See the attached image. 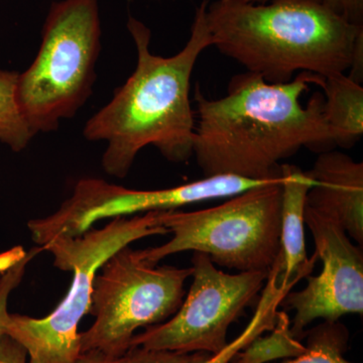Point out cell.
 <instances>
[{
    "label": "cell",
    "mask_w": 363,
    "mask_h": 363,
    "mask_svg": "<svg viewBox=\"0 0 363 363\" xmlns=\"http://www.w3.org/2000/svg\"><path fill=\"white\" fill-rule=\"evenodd\" d=\"M192 269V285L178 311L168 321L135 334L130 350L218 353L228 344L229 327L252 304L269 272L227 274L202 252H194Z\"/></svg>",
    "instance_id": "8"
},
{
    "label": "cell",
    "mask_w": 363,
    "mask_h": 363,
    "mask_svg": "<svg viewBox=\"0 0 363 363\" xmlns=\"http://www.w3.org/2000/svg\"><path fill=\"white\" fill-rule=\"evenodd\" d=\"M354 25L363 26V0H313Z\"/></svg>",
    "instance_id": "20"
},
{
    "label": "cell",
    "mask_w": 363,
    "mask_h": 363,
    "mask_svg": "<svg viewBox=\"0 0 363 363\" xmlns=\"http://www.w3.org/2000/svg\"><path fill=\"white\" fill-rule=\"evenodd\" d=\"M307 175L315 181L306 206L342 227L357 245H363V162L336 150L318 157Z\"/></svg>",
    "instance_id": "11"
},
{
    "label": "cell",
    "mask_w": 363,
    "mask_h": 363,
    "mask_svg": "<svg viewBox=\"0 0 363 363\" xmlns=\"http://www.w3.org/2000/svg\"><path fill=\"white\" fill-rule=\"evenodd\" d=\"M324 116L336 145L351 147L363 135V88L345 74L322 77Z\"/></svg>",
    "instance_id": "13"
},
{
    "label": "cell",
    "mask_w": 363,
    "mask_h": 363,
    "mask_svg": "<svg viewBox=\"0 0 363 363\" xmlns=\"http://www.w3.org/2000/svg\"><path fill=\"white\" fill-rule=\"evenodd\" d=\"M281 303V296L271 288L262 291V298L255 309V315L248 323L247 328L238 337L228 342L218 353L207 355L197 363H229L236 353L248 345L253 339L262 335L266 331H271L278 318L279 306Z\"/></svg>",
    "instance_id": "17"
},
{
    "label": "cell",
    "mask_w": 363,
    "mask_h": 363,
    "mask_svg": "<svg viewBox=\"0 0 363 363\" xmlns=\"http://www.w3.org/2000/svg\"><path fill=\"white\" fill-rule=\"evenodd\" d=\"M285 176L281 215V281L296 283L309 276L318 260L316 255L308 259L305 241L306 197L315 181L294 164L279 166Z\"/></svg>",
    "instance_id": "12"
},
{
    "label": "cell",
    "mask_w": 363,
    "mask_h": 363,
    "mask_svg": "<svg viewBox=\"0 0 363 363\" xmlns=\"http://www.w3.org/2000/svg\"><path fill=\"white\" fill-rule=\"evenodd\" d=\"M42 250H44L42 247L32 248L28 252H25L21 247L18 248L13 262L6 267V271L0 277V336L4 334V325L9 316L7 311L9 296L14 289L20 286L30 260L35 259Z\"/></svg>",
    "instance_id": "18"
},
{
    "label": "cell",
    "mask_w": 363,
    "mask_h": 363,
    "mask_svg": "<svg viewBox=\"0 0 363 363\" xmlns=\"http://www.w3.org/2000/svg\"><path fill=\"white\" fill-rule=\"evenodd\" d=\"M255 180L235 175L205 177L202 180L162 189L133 190L96 178L81 179L73 194L55 213L28 221L33 240L44 247L57 236L75 238L105 218L152 211H169L208 200L233 197L250 189L279 180Z\"/></svg>",
    "instance_id": "9"
},
{
    "label": "cell",
    "mask_w": 363,
    "mask_h": 363,
    "mask_svg": "<svg viewBox=\"0 0 363 363\" xmlns=\"http://www.w3.org/2000/svg\"><path fill=\"white\" fill-rule=\"evenodd\" d=\"M161 211L116 217L100 229L75 238L57 236L43 250L51 252L54 266L73 272L69 292L44 318L9 314L4 334L20 343L30 363H78L82 357L78 327L89 314L95 277L114 253L133 241L169 233L160 220Z\"/></svg>",
    "instance_id": "4"
},
{
    "label": "cell",
    "mask_w": 363,
    "mask_h": 363,
    "mask_svg": "<svg viewBox=\"0 0 363 363\" xmlns=\"http://www.w3.org/2000/svg\"><path fill=\"white\" fill-rule=\"evenodd\" d=\"M101 49L98 0L52 2L39 52L18 74L16 101L33 136L58 130L92 94Z\"/></svg>",
    "instance_id": "5"
},
{
    "label": "cell",
    "mask_w": 363,
    "mask_h": 363,
    "mask_svg": "<svg viewBox=\"0 0 363 363\" xmlns=\"http://www.w3.org/2000/svg\"><path fill=\"white\" fill-rule=\"evenodd\" d=\"M121 357L113 359V358H108L100 354V353L92 351V352L82 354L78 363H121Z\"/></svg>",
    "instance_id": "22"
},
{
    "label": "cell",
    "mask_w": 363,
    "mask_h": 363,
    "mask_svg": "<svg viewBox=\"0 0 363 363\" xmlns=\"http://www.w3.org/2000/svg\"><path fill=\"white\" fill-rule=\"evenodd\" d=\"M305 224L311 231L317 259L321 260L319 276H307V286L290 292L281 304L296 315L291 331L301 337L308 325L317 319L336 322L348 314L363 313V253L353 245L337 222L305 206Z\"/></svg>",
    "instance_id": "10"
},
{
    "label": "cell",
    "mask_w": 363,
    "mask_h": 363,
    "mask_svg": "<svg viewBox=\"0 0 363 363\" xmlns=\"http://www.w3.org/2000/svg\"><path fill=\"white\" fill-rule=\"evenodd\" d=\"M322 76L301 72L286 83H269L245 72L231 78L225 96L208 99L196 84L193 155L205 177L235 175L262 180L281 175L279 162L302 147H336L324 116V95L301 101Z\"/></svg>",
    "instance_id": "1"
},
{
    "label": "cell",
    "mask_w": 363,
    "mask_h": 363,
    "mask_svg": "<svg viewBox=\"0 0 363 363\" xmlns=\"http://www.w3.org/2000/svg\"><path fill=\"white\" fill-rule=\"evenodd\" d=\"M348 339L344 325L325 321L309 332L304 353L281 363H354L345 358Z\"/></svg>",
    "instance_id": "16"
},
{
    "label": "cell",
    "mask_w": 363,
    "mask_h": 363,
    "mask_svg": "<svg viewBox=\"0 0 363 363\" xmlns=\"http://www.w3.org/2000/svg\"><path fill=\"white\" fill-rule=\"evenodd\" d=\"M28 357L20 343L6 334L0 336V363H30Z\"/></svg>",
    "instance_id": "21"
},
{
    "label": "cell",
    "mask_w": 363,
    "mask_h": 363,
    "mask_svg": "<svg viewBox=\"0 0 363 363\" xmlns=\"http://www.w3.org/2000/svg\"><path fill=\"white\" fill-rule=\"evenodd\" d=\"M206 16L212 45L267 82L363 72V26L313 0H209Z\"/></svg>",
    "instance_id": "3"
},
{
    "label": "cell",
    "mask_w": 363,
    "mask_h": 363,
    "mask_svg": "<svg viewBox=\"0 0 363 363\" xmlns=\"http://www.w3.org/2000/svg\"><path fill=\"white\" fill-rule=\"evenodd\" d=\"M208 4L202 0L197 6L187 44L171 57L152 54L150 28L128 16V32L138 52L135 70L83 130L88 140L107 143L102 167L109 175L125 178L138 152L149 145L169 162H184L193 156L191 77L200 55L212 45Z\"/></svg>",
    "instance_id": "2"
},
{
    "label": "cell",
    "mask_w": 363,
    "mask_h": 363,
    "mask_svg": "<svg viewBox=\"0 0 363 363\" xmlns=\"http://www.w3.org/2000/svg\"><path fill=\"white\" fill-rule=\"evenodd\" d=\"M279 180L233 196L218 206L198 211H161L160 220L173 238L143 250L157 264L175 253L193 250L214 264L238 272H269L281 252L283 183Z\"/></svg>",
    "instance_id": "6"
},
{
    "label": "cell",
    "mask_w": 363,
    "mask_h": 363,
    "mask_svg": "<svg viewBox=\"0 0 363 363\" xmlns=\"http://www.w3.org/2000/svg\"><path fill=\"white\" fill-rule=\"evenodd\" d=\"M206 353H182L175 351L131 348L121 357V363H197L207 357Z\"/></svg>",
    "instance_id": "19"
},
{
    "label": "cell",
    "mask_w": 363,
    "mask_h": 363,
    "mask_svg": "<svg viewBox=\"0 0 363 363\" xmlns=\"http://www.w3.org/2000/svg\"><path fill=\"white\" fill-rule=\"evenodd\" d=\"M306 345L301 343L291 331V321L285 311L278 313L271 333L259 336L236 353L229 363H269L289 359L304 353Z\"/></svg>",
    "instance_id": "14"
},
{
    "label": "cell",
    "mask_w": 363,
    "mask_h": 363,
    "mask_svg": "<svg viewBox=\"0 0 363 363\" xmlns=\"http://www.w3.org/2000/svg\"><path fill=\"white\" fill-rule=\"evenodd\" d=\"M93 285L89 314L95 318L80 333L81 352L123 357L140 328L161 324L173 316L185 297L192 267H159L143 257V250L124 247L107 260Z\"/></svg>",
    "instance_id": "7"
},
{
    "label": "cell",
    "mask_w": 363,
    "mask_h": 363,
    "mask_svg": "<svg viewBox=\"0 0 363 363\" xmlns=\"http://www.w3.org/2000/svg\"><path fill=\"white\" fill-rule=\"evenodd\" d=\"M245 1L252 2V4H267L272 0H245Z\"/></svg>",
    "instance_id": "23"
},
{
    "label": "cell",
    "mask_w": 363,
    "mask_h": 363,
    "mask_svg": "<svg viewBox=\"0 0 363 363\" xmlns=\"http://www.w3.org/2000/svg\"><path fill=\"white\" fill-rule=\"evenodd\" d=\"M18 78V72L0 70V143L16 152L25 150L33 138L16 101Z\"/></svg>",
    "instance_id": "15"
}]
</instances>
